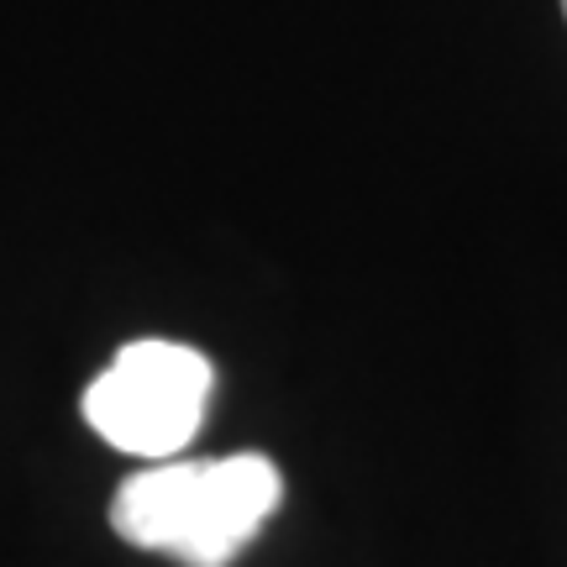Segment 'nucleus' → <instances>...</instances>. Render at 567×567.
I'll use <instances>...</instances> for the list:
<instances>
[{"label":"nucleus","mask_w":567,"mask_h":567,"mask_svg":"<svg viewBox=\"0 0 567 567\" xmlns=\"http://www.w3.org/2000/svg\"><path fill=\"white\" fill-rule=\"evenodd\" d=\"M284 499V473L264 452L132 473L111 499V530L126 547L163 551L184 567H231Z\"/></svg>","instance_id":"nucleus-1"},{"label":"nucleus","mask_w":567,"mask_h":567,"mask_svg":"<svg viewBox=\"0 0 567 567\" xmlns=\"http://www.w3.org/2000/svg\"><path fill=\"white\" fill-rule=\"evenodd\" d=\"M216 368L205 352L179 342H126L116 363L84 389V421L90 431L132 457H179L200 436L210 405Z\"/></svg>","instance_id":"nucleus-2"},{"label":"nucleus","mask_w":567,"mask_h":567,"mask_svg":"<svg viewBox=\"0 0 567 567\" xmlns=\"http://www.w3.org/2000/svg\"><path fill=\"white\" fill-rule=\"evenodd\" d=\"M563 11H567V0H563Z\"/></svg>","instance_id":"nucleus-3"}]
</instances>
